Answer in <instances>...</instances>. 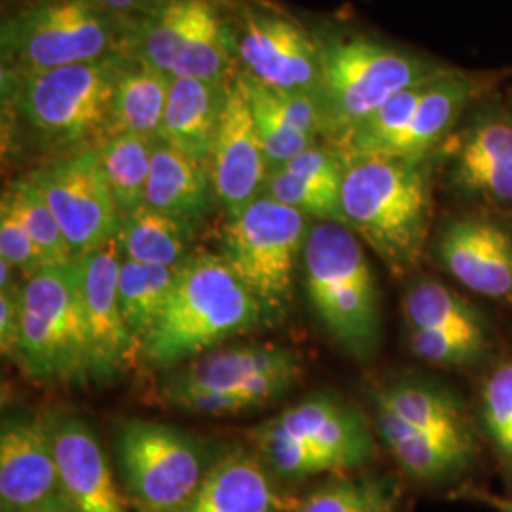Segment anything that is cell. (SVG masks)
Returning a JSON list of instances; mask_svg holds the SVG:
<instances>
[{
	"instance_id": "obj_1",
	"label": "cell",
	"mask_w": 512,
	"mask_h": 512,
	"mask_svg": "<svg viewBox=\"0 0 512 512\" xmlns=\"http://www.w3.org/2000/svg\"><path fill=\"white\" fill-rule=\"evenodd\" d=\"M262 319L260 304L224 256L192 253L179 266L169 302L145 338L139 359L152 368L181 365Z\"/></svg>"
},
{
	"instance_id": "obj_2",
	"label": "cell",
	"mask_w": 512,
	"mask_h": 512,
	"mask_svg": "<svg viewBox=\"0 0 512 512\" xmlns=\"http://www.w3.org/2000/svg\"><path fill=\"white\" fill-rule=\"evenodd\" d=\"M346 226L393 275L420 264L431 217L429 177L421 160L361 156L344 160Z\"/></svg>"
},
{
	"instance_id": "obj_3",
	"label": "cell",
	"mask_w": 512,
	"mask_h": 512,
	"mask_svg": "<svg viewBox=\"0 0 512 512\" xmlns=\"http://www.w3.org/2000/svg\"><path fill=\"white\" fill-rule=\"evenodd\" d=\"M304 285L330 336L351 355L370 357L382 334L374 275L355 232L342 222L311 224L304 249Z\"/></svg>"
},
{
	"instance_id": "obj_4",
	"label": "cell",
	"mask_w": 512,
	"mask_h": 512,
	"mask_svg": "<svg viewBox=\"0 0 512 512\" xmlns=\"http://www.w3.org/2000/svg\"><path fill=\"white\" fill-rule=\"evenodd\" d=\"M135 23L88 0H37L2 25V59L14 76L131 54Z\"/></svg>"
},
{
	"instance_id": "obj_5",
	"label": "cell",
	"mask_w": 512,
	"mask_h": 512,
	"mask_svg": "<svg viewBox=\"0 0 512 512\" xmlns=\"http://www.w3.org/2000/svg\"><path fill=\"white\" fill-rule=\"evenodd\" d=\"M18 363L33 378L59 384L92 380V344L78 262L25 277Z\"/></svg>"
},
{
	"instance_id": "obj_6",
	"label": "cell",
	"mask_w": 512,
	"mask_h": 512,
	"mask_svg": "<svg viewBox=\"0 0 512 512\" xmlns=\"http://www.w3.org/2000/svg\"><path fill=\"white\" fill-rule=\"evenodd\" d=\"M323 80L319 99L330 141H338L397 93L454 73L420 55L366 37L321 40Z\"/></svg>"
},
{
	"instance_id": "obj_7",
	"label": "cell",
	"mask_w": 512,
	"mask_h": 512,
	"mask_svg": "<svg viewBox=\"0 0 512 512\" xmlns=\"http://www.w3.org/2000/svg\"><path fill=\"white\" fill-rule=\"evenodd\" d=\"M308 217L262 194L222 232V256L262 308L264 319H283L293 300L294 274L310 234Z\"/></svg>"
},
{
	"instance_id": "obj_8",
	"label": "cell",
	"mask_w": 512,
	"mask_h": 512,
	"mask_svg": "<svg viewBox=\"0 0 512 512\" xmlns=\"http://www.w3.org/2000/svg\"><path fill=\"white\" fill-rule=\"evenodd\" d=\"M131 54L18 76L16 107L25 122L65 147H97L110 137L118 76Z\"/></svg>"
},
{
	"instance_id": "obj_9",
	"label": "cell",
	"mask_w": 512,
	"mask_h": 512,
	"mask_svg": "<svg viewBox=\"0 0 512 512\" xmlns=\"http://www.w3.org/2000/svg\"><path fill=\"white\" fill-rule=\"evenodd\" d=\"M122 478L141 512H183L217 459L203 440L160 421L118 425Z\"/></svg>"
},
{
	"instance_id": "obj_10",
	"label": "cell",
	"mask_w": 512,
	"mask_h": 512,
	"mask_svg": "<svg viewBox=\"0 0 512 512\" xmlns=\"http://www.w3.org/2000/svg\"><path fill=\"white\" fill-rule=\"evenodd\" d=\"M234 54L236 37L213 0H158L131 37V55L171 78L220 82Z\"/></svg>"
},
{
	"instance_id": "obj_11",
	"label": "cell",
	"mask_w": 512,
	"mask_h": 512,
	"mask_svg": "<svg viewBox=\"0 0 512 512\" xmlns=\"http://www.w3.org/2000/svg\"><path fill=\"white\" fill-rule=\"evenodd\" d=\"M27 177L50 203L74 258L92 253L120 232L122 213L97 148H82L38 167Z\"/></svg>"
},
{
	"instance_id": "obj_12",
	"label": "cell",
	"mask_w": 512,
	"mask_h": 512,
	"mask_svg": "<svg viewBox=\"0 0 512 512\" xmlns=\"http://www.w3.org/2000/svg\"><path fill=\"white\" fill-rule=\"evenodd\" d=\"M243 74L281 92L319 95L323 80L321 40L283 14L245 10L236 37Z\"/></svg>"
},
{
	"instance_id": "obj_13",
	"label": "cell",
	"mask_w": 512,
	"mask_h": 512,
	"mask_svg": "<svg viewBox=\"0 0 512 512\" xmlns=\"http://www.w3.org/2000/svg\"><path fill=\"white\" fill-rule=\"evenodd\" d=\"M92 344V380L110 382L139 359L118 298L124 251L118 234L92 253L76 258Z\"/></svg>"
},
{
	"instance_id": "obj_14",
	"label": "cell",
	"mask_w": 512,
	"mask_h": 512,
	"mask_svg": "<svg viewBox=\"0 0 512 512\" xmlns=\"http://www.w3.org/2000/svg\"><path fill=\"white\" fill-rule=\"evenodd\" d=\"M215 196L228 219L258 200L270 177V167L256 131L253 110L238 80L230 86L226 107L209 158Z\"/></svg>"
},
{
	"instance_id": "obj_15",
	"label": "cell",
	"mask_w": 512,
	"mask_h": 512,
	"mask_svg": "<svg viewBox=\"0 0 512 512\" xmlns=\"http://www.w3.org/2000/svg\"><path fill=\"white\" fill-rule=\"evenodd\" d=\"M61 492L50 418L12 414L0 431L2 511L33 512Z\"/></svg>"
},
{
	"instance_id": "obj_16",
	"label": "cell",
	"mask_w": 512,
	"mask_h": 512,
	"mask_svg": "<svg viewBox=\"0 0 512 512\" xmlns=\"http://www.w3.org/2000/svg\"><path fill=\"white\" fill-rule=\"evenodd\" d=\"M444 268L463 287L494 300L512 298V234L494 220L450 222L439 243Z\"/></svg>"
},
{
	"instance_id": "obj_17",
	"label": "cell",
	"mask_w": 512,
	"mask_h": 512,
	"mask_svg": "<svg viewBox=\"0 0 512 512\" xmlns=\"http://www.w3.org/2000/svg\"><path fill=\"white\" fill-rule=\"evenodd\" d=\"M50 421L61 494L78 512H126L109 459L92 427L76 416H57Z\"/></svg>"
},
{
	"instance_id": "obj_18",
	"label": "cell",
	"mask_w": 512,
	"mask_h": 512,
	"mask_svg": "<svg viewBox=\"0 0 512 512\" xmlns=\"http://www.w3.org/2000/svg\"><path fill=\"white\" fill-rule=\"evenodd\" d=\"M342 183V156L334 148L313 145L289 164L272 171L264 194L311 219L346 224Z\"/></svg>"
},
{
	"instance_id": "obj_19",
	"label": "cell",
	"mask_w": 512,
	"mask_h": 512,
	"mask_svg": "<svg viewBox=\"0 0 512 512\" xmlns=\"http://www.w3.org/2000/svg\"><path fill=\"white\" fill-rule=\"evenodd\" d=\"M228 92L224 80L173 78L158 141L209 165Z\"/></svg>"
},
{
	"instance_id": "obj_20",
	"label": "cell",
	"mask_w": 512,
	"mask_h": 512,
	"mask_svg": "<svg viewBox=\"0 0 512 512\" xmlns=\"http://www.w3.org/2000/svg\"><path fill=\"white\" fill-rule=\"evenodd\" d=\"M302 370L291 349L258 344L224 351H209L179 368L164 385L160 397L171 399L198 391L234 389L260 374Z\"/></svg>"
},
{
	"instance_id": "obj_21",
	"label": "cell",
	"mask_w": 512,
	"mask_h": 512,
	"mask_svg": "<svg viewBox=\"0 0 512 512\" xmlns=\"http://www.w3.org/2000/svg\"><path fill=\"white\" fill-rule=\"evenodd\" d=\"M285 507L262 461L234 450L213 463L183 512H283Z\"/></svg>"
},
{
	"instance_id": "obj_22",
	"label": "cell",
	"mask_w": 512,
	"mask_h": 512,
	"mask_svg": "<svg viewBox=\"0 0 512 512\" xmlns=\"http://www.w3.org/2000/svg\"><path fill=\"white\" fill-rule=\"evenodd\" d=\"M215 196L209 165L156 141L148 175L145 205L175 219L196 224L209 213Z\"/></svg>"
},
{
	"instance_id": "obj_23",
	"label": "cell",
	"mask_w": 512,
	"mask_h": 512,
	"mask_svg": "<svg viewBox=\"0 0 512 512\" xmlns=\"http://www.w3.org/2000/svg\"><path fill=\"white\" fill-rule=\"evenodd\" d=\"M480 88V80L459 71L431 82L412 120L393 139L384 156L421 160L431 148L439 145L440 139L456 124L459 114L475 99Z\"/></svg>"
},
{
	"instance_id": "obj_24",
	"label": "cell",
	"mask_w": 512,
	"mask_h": 512,
	"mask_svg": "<svg viewBox=\"0 0 512 512\" xmlns=\"http://www.w3.org/2000/svg\"><path fill=\"white\" fill-rule=\"evenodd\" d=\"M376 406L427 435L475 452L473 429L458 399L437 385L399 382L376 393Z\"/></svg>"
},
{
	"instance_id": "obj_25",
	"label": "cell",
	"mask_w": 512,
	"mask_h": 512,
	"mask_svg": "<svg viewBox=\"0 0 512 512\" xmlns=\"http://www.w3.org/2000/svg\"><path fill=\"white\" fill-rule=\"evenodd\" d=\"M456 181L495 202H512V124L488 120L469 131L459 148Z\"/></svg>"
},
{
	"instance_id": "obj_26",
	"label": "cell",
	"mask_w": 512,
	"mask_h": 512,
	"mask_svg": "<svg viewBox=\"0 0 512 512\" xmlns=\"http://www.w3.org/2000/svg\"><path fill=\"white\" fill-rule=\"evenodd\" d=\"M171 80V76L141 63L135 55H129L118 76L112 101L110 137L118 133H135L158 141Z\"/></svg>"
},
{
	"instance_id": "obj_27",
	"label": "cell",
	"mask_w": 512,
	"mask_h": 512,
	"mask_svg": "<svg viewBox=\"0 0 512 512\" xmlns=\"http://www.w3.org/2000/svg\"><path fill=\"white\" fill-rule=\"evenodd\" d=\"M378 431L404 471L418 480L456 475L473 458V450L444 442L408 425L393 412L376 406Z\"/></svg>"
},
{
	"instance_id": "obj_28",
	"label": "cell",
	"mask_w": 512,
	"mask_h": 512,
	"mask_svg": "<svg viewBox=\"0 0 512 512\" xmlns=\"http://www.w3.org/2000/svg\"><path fill=\"white\" fill-rule=\"evenodd\" d=\"M194 226L188 220L175 219L143 203L122 217L118 238L124 258L148 266H181L192 255Z\"/></svg>"
},
{
	"instance_id": "obj_29",
	"label": "cell",
	"mask_w": 512,
	"mask_h": 512,
	"mask_svg": "<svg viewBox=\"0 0 512 512\" xmlns=\"http://www.w3.org/2000/svg\"><path fill=\"white\" fill-rule=\"evenodd\" d=\"M177 275L179 266H148L124 258L118 279V298L124 321L139 351L145 338L160 321Z\"/></svg>"
},
{
	"instance_id": "obj_30",
	"label": "cell",
	"mask_w": 512,
	"mask_h": 512,
	"mask_svg": "<svg viewBox=\"0 0 512 512\" xmlns=\"http://www.w3.org/2000/svg\"><path fill=\"white\" fill-rule=\"evenodd\" d=\"M404 313L410 329L446 330L486 346V327L480 313L439 281L414 283L404 298Z\"/></svg>"
},
{
	"instance_id": "obj_31",
	"label": "cell",
	"mask_w": 512,
	"mask_h": 512,
	"mask_svg": "<svg viewBox=\"0 0 512 512\" xmlns=\"http://www.w3.org/2000/svg\"><path fill=\"white\" fill-rule=\"evenodd\" d=\"M154 143L156 141L135 133H118L97 147L122 217L145 203Z\"/></svg>"
},
{
	"instance_id": "obj_32",
	"label": "cell",
	"mask_w": 512,
	"mask_h": 512,
	"mask_svg": "<svg viewBox=\"0 0 512 512\" xmlns=\"http://www.w3.org/2000/svg\"><path fill=\"white\" fill-rule=\"evenodd\" d=\"M300 372L302 370L260 374L234 389L186 393V395L165 399V403L171 404L175 408H181L188 414L215 416V418L238 416L241 412L268 406L277 401L279 397H283L298 382Z\"/></svg>"
},
{
	"instance_id": "obj_33",
	"label": "cell",
	"mask_w": 512,
	"mask_h": 512,
	"mask_svg": "<svg viewBox=\"0 0 512 512\" xmlns=\"http://www.w3.org/2000/svg\"><path fill=\"white\" fill-rule=\"evenodd\" d=\"M236 80L253 110L256 131L264 148L270 173L289 164L296 156H300L313 145H317L315 137H310L289 124V120L275 105L268 86L260 84L258 80L247 74H239Z\"/></svg>"
},
{
	"instance_id": "obj_34",
	"label": "cell",
	"mask_w": 512,
	"mask_h": 512,
	"mask_svg": "<svg viewBox=\"0 0 512 512\" xmlns=\"http://www.w3.org/2000/svg\"><path fill=\"white\" fill-rule=\"evenodd\" d=\"M0 205L10 209L12 215L23 224L48 258L50 266L71 264L76 260L50 203L46 202L40 188L29 177L10 184L2 194Z\"/></svg>"
},
{
	"instance_id": "obj_35",
	"label": "cell",
	"mask_w": 512,
	"mask_h": 512,
	"mask_svg": "<svg viewBox=\"0 0 512 512\" xmlns=\"http://www.w3.org/2000/svg\"><path fill=\"white\" fill-rule=\"evenodd\" d=\"M251 439L255 440L270 469L283 478L300 480L306 476L338 471L329 454L319 446L283 431L272 420L253 429Z\"/></svg>"
},
{
	"instance_id": "obj_36",
	"label": "cell",
	"mask_w": 512,
	"mask_h": 512,
	"mask_svg": "<svg viewBox=\"0 0 512 512\" xmlns=\"http://www.w3.org/2000/svg\"><path fill=\"white\" fill-rule=\"evenodd\" d=\"M298 512H395V503L374 480H338L313 492Z\"/></svg>"
},
{
	"instance_id": "obj_37",
	"label": "cell",
	"mask_w": 512,
	"mask_h": 512,
	"mask_svg": "<svg viewBox=\"0 0 512 512\" xmlns=\"http://www.w3.org/2000/svg\"><path fill=\"white\" fill-rule=\"evenodd\" d=\"M482 420L495 448L512 463V363L497 368L486 380Z\"/></svg>"
},
{
	"instance_id": "obj_38",
	"label": "cell",
	"mask_w": 512,
	"mask_h": 512,
	"mask_svg": "<svg viewBox=\"0 0 512 512\" xmlns=\"http://www.w3.org/2000/svg\"><path fill=\"white\" fill-rule=\"evenodd\" d=\"M410 348L423 361L442 366L473 365L486 351L484 344L439 329H410Z\"/></svg>"
},
{
	"instance_id": "obj_39",
	"label": "cell",
	"mask_w": 512,
	"mask_h": 512,
	"mask_svg": "<svg viewBox=\"0 0 512 512\" xmlns=\"http://www.w3.org/2000/svg\"><path fill=\"white\" fill-rule=\"evenodd\" d=\"M0 260H6L16 272L31 277L50 266L35 239L23 228L10 209L0 205Z\"/></svg>"
},
{
	"instance_id": "obj_40",
	"label": "cell",
	"mask_w": 512,
	"mask_h": 512,
	"mask_svg": "<svg viewBox=\"0 0 512 512\" xmlns=\"http://www.w3.org/2000/svg\"><path fill=\"white\" fill-rule=\"evenodd\" d=\"M21 287L0 291V349L2 355L18 363L21 338Z\"/></svg>"
},
{
	"instance_id": "obj_41",
	"label": "cell",
	"mask_w": 512,
	"mask_h": 512,
	"mask_svg": "<svg viewBox=\"0 0 512 512\" xmlns=\"http://www.w3.org/2000/svg\"><path fill=\"white\" fill-rule=\"evenodd\" d=\"M99 10L107 12L114 18L124 19L129 23H137L143 16L158 4V0H88Z\"/></svg>"
},
{
	"instance_id": "obj_42",
	"label": "cell",
	"mask_w": 512,
	"mask_h": 512,
	"mask_svg": "<svg viewBox=\"0 0 512 512\" xmlns=\"http://www.w3.org/2000/svg\"><path fill=\"white\" fill-rule=\"evenodd\" d=\"M33 512H78L74 509L73 505L69 503V499L65 495L55 494L54 497H50L44 505H40L37 511Z\"/></svg>"
},
{
	"instance_id": "obj_43",
	"label": "cell",
	"mask_w": 512,
	"mask_h": 512,
	"mask_svg": "<svg viewBox=\"0 0 512 512\" xmlns=\"http://www.w3.org/2000/svg\"><path fill=\"white\" fill-rule=\"evenodd\" d=\"M507 511L512 512V499L507 503Z\"/></svg>"
},
{
	"instance_id": "obj_44",
	"label": "cell",
	"mask_w": 512,
	"mask_h": 512,
	"mask_svg": "<svg viewBox=\"0 0 512 512\" xmlns=\"http://www.w3.org/2000/svg\"><path fill=\"white\" fill-rule=\"evenodd\" d=\"M2 512H12V511H2Z\"/></svg>"
}]
</instances>
